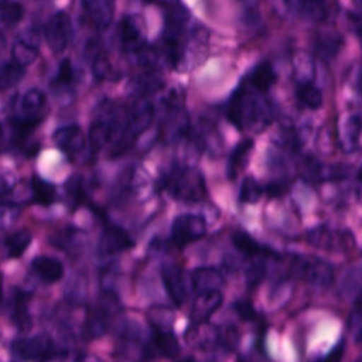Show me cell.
I'll list each match as a JSON object with an SVG mask.
<instances>
[{"label":"cell","instance_id":"8992f818","mask_svg":"<svg viewBox=\"0 0 362 362\" xmlns=\"http://www.w3.org/2000/svg\"><path fill=\"white\" fill-rule=\"evenodd\" d=\"M307 240L317 247L334 252H345L355 247L354 235L349 230L318 226L308 232Z\"/></svg>","mask_w":362,"mask_h":362},{"label":"cell","instance_id":"30bf717a","mask_svg":"<svg viewBox=\"0 0 362 362\" xmlns=\"http://www.w3.org/2000/svg\"><path fill=\"white\" fill-rule=\"evenodd\" d=\"M71 35H72L71 17L64 11L55 13L49 18L45 27V40L49 48L54 52H62L69 44Z\"/></svg>","mask_w":362,"mask_h":362},{"label":"cell","instance_id":"3957f363","mask_svg":"<svg viewBox=\"0 0 362 362\" xmlns=\"http://www.w3.org/2000/svg\"><path fill=\"white\" fill-rule=\"evenodd\" d=\"M154 117V107L148 100L137 102L126 117V124L120 137L113 143L112 157L122 156L127 148L132 147L134 140L151 124Z\"/></svg>","mask_w":362,"mask_h":362},{"label":"cell","instance_id":"f546056e","mask_svg":"<svg viewBox=\"0 0 362 362\" xmlns=\"http://www.w3.org/2000/svg\"><path fill=\"white\" fill-rule=\"evenodd\" d=\"M31 188H33V199L40 205H51L55 201V187L42 180L38 175H34L31 180Z\"/></svg>","mask_w":362,"mask_h":362},{"label":"cell","instance_id":"1f68e13d","mask_svg":"<svg viewBox=\"0 0 362 362\" xmlns=\"http://www.w3.org/2000/svg\"><path fill=\"white\" fill-rule=\"evenodd\" d=\"M24 74V66L17 64L14 59L0 65V90L17 85L23 79Z\"/></svg>","mask_w":362,"mask_h":362},{"label":"cell","instance_id":"2e32d148","mask_svg":"<svg viewBox=\"0 0 362 362\" xmlns=\"http://www.w3.org/2000/svg\"><path fill=\"white\" fill-rule=\"evenodd\" d=\"M86 16L98 28L112 24L115 16V0H82Z\"/></svg>","mask_w":362,"mask_h":362},{"label":"cell","instance_id":"74e56055","mask_svg":"<svg viewBox=\"0 0 362 362\" xmlns=\"http://www.w3.org/2000/svg\"><path fill=\"white\" fill-rule=\"evenodd\" d=\"M342 288L349 293L351 296H359L362 297V266H354L351 270H348L346 276L342 280Z\"/></svg>","mask_w":362,"mask_h":362},{"label":"cell","instance_id":"f1b7e54d","mask_svg":"<svg viewBox=\"0 0 362 362\" xmlns=\"http://www.w3.org/2000/svg\"><path fill=\"white\" fill-rule=\"evenodd\" d=\"M314 61L305 52H297L293 57V72L298 83H308L314 78Z\"/></svg>","mask_w":362,"mask_h":362},{"label":"cell","instance_id":"f35d334b","mask_svg":"<svg viewBox=\"0 0 362 362\" xmlns=\"http://www.w3.org/2000/svg\"><path fill=\"white\" fill-rule=\"evenodd\" d=\"M21 215V206L16 202H0V229L11 228Z\"/></svg>","mask_w":362,"mask_h":362},{"label":"cell","instance_id":"816d5d0a","mask_svg":"<svg viewBox=\"0 0 362 362\" xmlns=\"http://www.w3.org/2000/svg\"><path fill=\"white\" fill-rule=\"evenodd\" d=\"M153 1H157L161 4H174L177 0H153Z\"/></svg>","mask_w":362,"mask_h":362},{"label":"cell","instance_id":"44dd1931","mask_svg":"<svg viewBox=\"0 0 362 362\" xmlns=\"http://www.w3.org/2000/svg\"><path fill=\"white\" fill-rule=\"evenodd\" d=\"M288 10L301 18L318 21L325 16V0H284Z\"/></svg>","mask_w":362,"mask_h":362},{"label":"cell","instance_id":"e575fe53","mask_svg":"<svg viewBox=\"0 0 362 362\" xmlns=\"http://www.w3.org/2000/svg\"><path fill=\"white\" fill-rule=\"evenodd\" d=\"M65 192L69 204L74 208L82 205L86 201V189H85L83 178L81 175H72L69 180H66Z\"/></svg>","mask_w":362,"mask_h":362},{"label":"cell","instance_id":"ac0fdd59","mask_svg":"<svg viewBox=\"0 0 362 362\" xmlns=\"http://www.w3.org/2000/svg\"><path fill=\"white\" fill-rule=\"evenodd\" d=\"M189 276H191L192 287L197 291L221 290L225 284V279H223L222 273L214 267L195 269Z\"/></svg>","mask_w":362,"mask_h":362},{"label":"cell","instance_id":"484cf974","mask_svg":"<svg viewBox=\"0 0 362 362\" xmlns=\"http://www.w3.org/2000/svg\"><path fill=\"white\" fill-rule=\"evenodd\" d=\"M276 82V72L269 62H262L252 71L247 85L259 92H266Z\"/></svg>","mask_w":362,"mask_h":362},{"label":"cell","instance_id":"8fae6325","mask_svg":"<svg viewBox=\"0 0 362 362\" xmlns=\"http://www.w3.org/2000/svg\"><path fill=\"white\" fill-rule=\"evenodd\" d=\"M117 37L122 48L127 52H136L144 47V28L137 16H126L119 24Z\"/></svg>","mask_w":362,"mask_h":362},{"label":"cell","instance_id":"836d02e7","mask_svg":"<svg viewBox=\"0 0 362 362\" xmlns=\"http://www.w3.org/2000/svg\"><path fill=\"white\" fill-rule=\"evenodd\" d=\"M24 16V7L14 0H0V21L8 27L16 25Z\"/></svg>","mask_w":362,"mask_h":362},{"label":"cell","instance_id":"681fc988","mask_svg":"<svg viewBox=\"0 0 362 362\" xmlns=\"http://www.w3.org/2000/svg\"><path fill=\"white\" fill-rule=\"evenodd\" d=\"M356 89L359 90V93H362V68L358 74V79H356Z\"/></svg>","mask_w":362,"mask_h":362},{"label":"cell","instance_id":"f907efd6","mask_svg":"<svg viewBox=\"0 0 362 362\" xmlns=\"http://www.w3.org/2000/svg\"><path fill=\"white\" fill-rule=\"evenodd\" d=\"M4 44H6V40H4V35L0 33V54L3 52V48H4Z\"/></svg>","mask_w":362,"mask_h":362},{"label":"cell","instance_id":"db71d44e","mask_svg":"<svg viewBox=\"0 0 362 362\" xmlns=\"http://www.w3.org/2000/svg\"><path fill=\"white\" fill-rule=\"evenodd\" d=\"M359 180H362V170H361V173H359Z\"/></svg>","mask_w":362,"mask_h":362},{"label":"cell","instance_id":"4fadbf2b","mask_svg":"<svg viewBox=\"0 0 362 362\" xmlns=\"http://www.w3.org/2000/svg\"><path fill=\"white\" fill-rule=\"evenodd\" d=\"M185 341L198 349H209L215 345H222V329L214 328L204 322H195L185 332Z\"/></svg>","mask_w":362,"mask_h":362},{"label":"cell","instance_id":"4316f807","mask_svg":"<svg viewBox=\"0 0 362 362\" xmlns=\"http://www.w3.org/2000/svg\"><path fill=\"white\" fill-rule=\"evenodd\" d=\"M253 148V141L250 139L242 140L230 153L229 158V177L236 178V175L246 167L249 161L250 151Z\"/></svg>","mask_w":362,"mask_h":362},{"label":"cell","instance_id":"6da1fadb","mask_svg":"<svg viewBox=\"0 0 362 362\" xmlns=\"http://www.w3.org/2000/svg\"><path fill=\"white\" fill-rule=\"evenodd\" d=\"M228 115L238 129L262 130L272 119V109L263 98V92H259L246 83L235 92Z\"/></svg>","mask_w":362,"mask_h":362},{"label":"cell","instance_id":"bcb514c9","mask_svg":"<svg viewBox=\"0 0 362 362\" xmlns=\"http://www.w3.org/2000/svg\"><path fill=\"white\" fill-rule=\"evenodd\" d=\"M14 182L16 181L13 180V177L0 174V197L10 194L13 191V188H14Z\"/></svg>","mask_w":362,"mask_h":362},{"label":"cell","instance_id":"60d3db41","mask_svg":"<svg viewBox=\"0 0 362 362\" xmlns=\"http://www.w3.org/2000/svg\"><path fill=\"white\" fill-rule=\"evenodd\" d=\"M148 321L153 325L154 331L170 329L173 322V314L170 310L163 307H154L148 311Z\"/></svg>","mask_w":362,"mask_h":362},{"label":"cell","instance_id":"277c9868","mask_svg":"<svg viewBox=\"0 0 362 362\" xmlns=\"http://www.w3.org/2000/svg\"><path fill=\"white\" fill-rule=\"evenodd\" d=\"M290 272L307 281L308 284H313L315 287L320 288H325L328 286H331L332 280H334V270L332 267L322 262L321 259L317 257H308V256H303V257H297L291 262V267Z\"/></svg>","mask_w":362,"mask_h":362},{"label":"cell","instance_id":"ba28073f","mask_svg":"<svg viewBox=\"0 0 362 362\" xmlns=\"http://www.w3.org/2000/svg\"><path fill=\"white\" fill-rule=\"evenodd\" d=\"M164 286L170 294V297L177 304H182L189 293L194 290L191 276L187 274L181 267L177 264H167L163 267L161 272Z\"/></svg>","mask_w":362,"mask_h":362},{"label":"cell","instance_id":"7402d4cb","mask_svg":"<svg viewBox=\"0 0 362 362\" xmlns=\"http://www.w3.org/2000/svg\"><path fill=\"white\" fill-rule=\"evenodd\" d=\"M151 349L156 354L165 356V358H175L180 354V344L175 335L170 329L154 331L151 339Z\"/></svg>","mask_w":362,"mask_h":362},{"label":"cell","instance_id":"8d00e7d4","mask_svg":"<svg viewBox=\"0 0 362 362\" xmlns=\"http://www.w3.org/2000/svg\"><path fill=\"white\" fill-rule=\"evenodd\" d=\"M300 173L307 181H320L327 178V171L324 170V165L314 157L307 156L300 165Z\"/></svg>","mask_w":362,"mask_h":362},{"label":"cell","instance_id":"7c38bea8","mask_svg":"<svg viewBox=\"0 0 362 362\" xmlns=\"http://www.w3.org/2000/svg\"><path fill=\"white\" fill-rule=\"evenodd\" d=\"M55 144L71 157H76L86 148V140L76 124H68L57 129L52 136Z\"/></svg>","mask_w":362,"mask_h":362},{"label":"cell","instance_id":"d6986e66","mask_svg":"<svg viewBox=\"0 0 362 362\" xmlns=\"http://www.w3.org/2000/svg\"><path fill=\"white\" fill-rule=\"evenodd\" d=\"M342 45L344 40L341 34L334 30H324L318 33L314 40V49L324 59L334 58L341 51Z\"/></svg>","mask_w":362,"mask_h":362},{"label":"cell","instance_id":"5bb4252c","mask_svg":"<svg viewBox=\"0 0 362 362\" xmlns=\"http://www.w3.org/2000/svg\"><path fill=\"white\" fill-rule=\"evenodd\" d=\"M222 300L223 297L221 290L198 291L191 307V320L194 322L208 321V318L219 308Z\"/></svg>","mask_w":362,"mask_h":362},{"label":"cell","instance_id":"ffe728a7","mask_svg":"<svg viewBox=\"0 0 362 362\" xmlns=\"http://www.w3.org/2000/svg\"><path fill=\"white\" fill-rule=\"evenodd\" d=\"M31 267L34 272L45 281L55 283L61 280L64 276V266L62 263L51 256H37L31 262Z\"/></svg>","mask_w":362,"mask_h":362},{"label":"cell","instance_id":"d6a6232c","mask_svg":"<svg viewBox=\"0 0 362 362\" xmlns=\"http://www.w3.org/2000/svg\"><path fill=\"white\" fill-rule=\"evenodd\" d=\"M31 239H33V236L28 230H18V232H14L10 236H7L6 249H7L8 257H11V259L20 257L25 252L28 245L31 243Z\"/></svg>","mask_w":362,"mask_h":362},{"label":"cell","instance_id":"603a6c76","mask_svg":"<svg viewBox=\"0 0 362 362\" xmlns=\"http://www.w3.org/2000/svg\"><path fill=\"white\" fill-rule=\"evenodd\" d=\"M361 130H362V122L358 116L345 117L344 123L339 126V130H338L339 143L345 151H352L356 147Z\"/></svg>","mask_w":362,"mask_h":362},{"label":"cell","instance_id":"f5cc1de1","mask_svg":"<svg viewBox=\"0 0 362 362\" xmlns=\"http://www.w3.org/2000/svg\"><path fill=\"white\" fill-rule=\"evenodd\" d=\"M243 1H245V3H256L257 0H243Z\"/></svg>","mask_w":362,"mask_h":362},{"label":"cell","instance_id":"83f0119b","mask_svg":"<svg viewBox=\"0 0 362 362\" xmlns=\"http://www.w3.org/2000/svg\"><path fill=\"white\" fill-rule=\"evenodd\" d=\"M82 232L75 228H65L59 230L55 236L49 239V242L59 247L61 250H65L66 253H71L72 250H79L82 246Z\"/></svg>","mask_w":362,"mask_h":362},{"label":"cell","instance_id":"cb8c5ba5","mask_svg":"<svg viewBox=\"0 0 362 362\" xmlns=\"http://www.w3.org/2000/svg\"><path fill=\"white\" fill-rule=\"evenodd\" d=\"M45 105V95L40 89H28L18 102L21 117H42L41 110Z\"/></svg>","mask_w":362,"mask_h":362},{"label":"cell","instance_id":"7dc6e473","mask_svg":"<svg viewBox=\"0 0 362 362\" xmlns=\"http://www.w3.org/2000/svg\"><path fill=\"white\" fill-rule=\"evenodd\" d=\"M235 308H236V311L239 313V315L242 317V318H245V320H250V318H253V310H252V307H250V304L249 303H238L236 305H235Z\"/></svg>","mask_w":362,"mask_h":362},{"label":"cell","instance_id":"d590c367","mask_svg":"<svg viewBox=\"0 0 362 362\" xmlns=\"http://www.w3.org/2000/svg\"><path fill=\"white\" fill-rule=\"evenodd\" d=\"M297 98L308 109H318L322 105V95L320 89L315 88L311 82L298 83Z\"/></svg>","mask_w":362,"mask_h":362},{"label":"cell","instance_id":"7a4b0ae2","mask_svg":"<svg viewBox=\"0 0 362 362\" xmlns=\"http://www.w3.org/2000/svg\"><path fill=\"white\" fill-rule=\"evenodd\" d=\"M163 188L182 202H198L205 198L206 187L202 174L189 167H174L163 175Z\"/></svg>","mask_w":362,"mask_h":362},{"label":"cell","instance_id":"9c48e42d","mask_svg":"<svg viewBox=\"0 0 362 362\" xmlns=\"http://www.w3.org/2000/svg\"><path fill=\"white\" fill-rule=\"evenodd\" d=\"M13 354L21 359L44 361L52 354V342L47 334H37L31 338H18L13 342Z\"/></svg>","mask_w":362,"mask_h":362},{"label":"cell","instance_id":"f6af8a7d","mask_svg":"<svg viewBox=\"0 0 362 362\" xmlns=\"http://www.w3.org/2000/svg\"><path fill=\"white\" fill-rule=\"evenodd\" d=\"M264 272H266V267L264 264L262 263V260H253V263L249 266V269L246 270V279H247V283L250 286H255L257 284L263 276H264Z\"/></svg>","mask_w":362,"mask_h":362},{"label":"cell","instance_id":"e0dca14e","mask_svg":"<svg viewBox=\"0 0 362 362\" xmlns=\"http://www.w3.org/2000/svg\"><path fill=\"white\" fill-rule=\"evenodd\" d=\"M133 246V240L130 236L117 226H107L99 242V249L105 255H116L119 252L127 250Z\"/></svg>","mask_w":362,"mask_h":362},{"label":"cell","instance_id":"ab89813d","mask_svg":"<svg viewBox=\"0 0 362 362\" xmlns=\"http://www.w3.org/2000/svg\"><path fill=\"white\" fill-rule=\"evenodd\" d=\"M262 192L263 191H262V187L259 185V182L252 177H246L240 185L239 199L243 204H255L260 199Z\"/></svg>","mask_w":362,"mask_h":362},{"label":"cell","instance_id":"b9f144b4","mask_svg":"<svg viewBox=\"0 0 362 362\" xmlns=\"http://www.w3.org/2000/svg\"><path fill=\"white\" fill-rule=\"evenodd\" d=\"M75 81V69L72 66L71 59L65 58L58 65V72L54 79V83L57 86H69Z\"/></svg>","mask_w":362,"mask_h":362},{"label":"cell","instance_id":"c3c4849f","mask_svg":"<svg viewBox=\"0 0 362 362\" xmlns=\"http://www.w3.org/2000/svg\"><path fill=\"white\" fill-rule=\"evenodd\" d=\"M354 7H355V14L362 16V0H352Z\"/></svg>","mask_w":362,"mask_h":362},{"label":"cell","instance_id":"9a60e30c","mask_svg":"<svg viewBox=\"0 0 362 362\" xmlns=\"http://www.w3.org/2000/svg\"><path fill=\"white\" fill-rule=\"evenodd\" d=\"M38 44L40 40L35 33H25L20 35L11 45L13 59L23 66L33 64L38 57Z\"/></svg>","mask_w":362,"mask_h":362},{"label":"cell","instance_id":"d4e9b609","mask_svg":"<svg viewBox=\"0 0 362 362\" xmlns=\"http://www.w3.org/2000/svg\"><path fill=\"white\" fill-rule=\"evenodd\" d=\"M27 300H28V294L23 293V291H16V294L13 297L11 321L23 332L28 331L33 324L30 313H28V307H27Z\"/></svg>","mask_w":362,"mask_h":362},{"label":"cell","instance_id":"52a82bcc","mask_svg":"<svg viewBox=\"0 0 362 362\" xmlns=\"http://www.w3.org/2000/svg\"><path fill=\"white\" fill-rule=\"evenodd\" d=\"M206 233V223L202 216L192 214H182L177 216L173 222L171 235L173 240L178 246H184L199 240Z\"/></svg>","mask_w":362,"mask_h":362},{"label":"cell","instance_id":"7bdbcfd3","mask_svg":"<svg viewBox=\"0 0 362 362\" xmlns=\"http://www.w3.org/2000/svg\"><path fill=\"white\" fill-rule=\"evenodd\" d=\"M92 72L98 81H103L112 75L110 64L103 54L96 52L92 57Z\"/></svg>","mask_w":362,"mask_h":362},{"label":"cell","instance_id":"4dcf8cb0","mask_svg":"<svg viewBox=\"0 0 362 362\" xmlns=\"http://www.w3.org/2000/svg\"><path fill=\"white\" fill-rule=\"evenodd\" d=\"M232 242L238 250H240L243 255L250 256V257H253V256L257 257L260 255L267 253L266 247L260 246L252 236H249L246 232H242V230H236L232 235Z\"/></svg>","mask_w":362,"mask_h":362},{"label":"cell","instance_id":"ee69618b","mask_svg":"<svg viewBox=\"0 0 362 362\" xmlns=\"http://www.w3.org/2000/svg\"><path fill=\"white\" fill-rule=\"evenodd\" d=\"M349 331L352 332L355 341L362 342V297L355 308V311L349 317Z\"/></svg>","mask_w":362,"mask_h":362},{"label":"cell","instance_id":"5b68a950","mask_svg":"<svg viewBox=\"0 0 362 362\" xmlns=\"http://www.w3.org/2000/svg\"><path fill=\"white\" fill-rule=\"evenodd\" d=\"M117 308H119V303L113 297V294L105 293V296L100 298L96 307L89 313L83 324L82 337L90 341L105 335L109 329V322L112 320V315H115Z\"/></svg>","mask_w":362,"mask_h":362}]
</instances>
